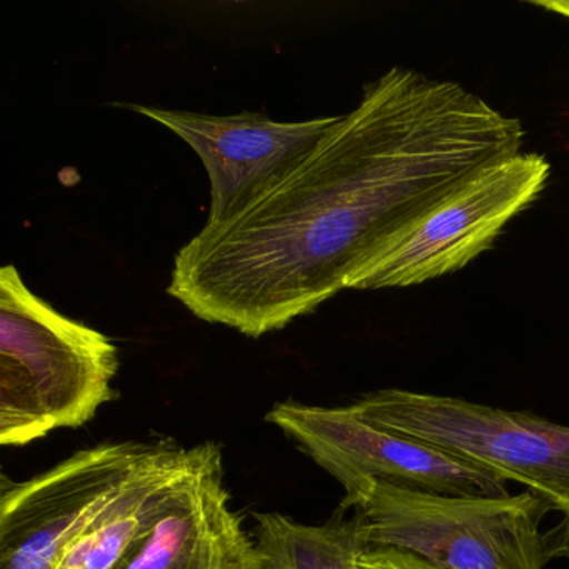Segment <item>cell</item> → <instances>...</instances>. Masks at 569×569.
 Segmentation results:
<instances>
[{
  "label": "cell",
  "instance_id": "1",
  "mask_svg": "<svg viewBox=\"0 0 569 569\" xmlns=\"http://www.w3.org/2000/svg\"><path fill=\"white\" fill-rule=\"evenodd\" d=\"M525 138L459 82L389 69L274 184L179 249L169 296L248 338L284 329Z\"/></svg>",
  "mask_w": 569,
  "mask_h": 569
},
{
  "label": "cell",
  "instance_id": "2",
  "mask_svg": "<svg viewBox=\"0 0 569 569\" xmlns=\"http://www.w3.org/2000/svg\"><path fill=\"white\" fill-rule=\"evenodd\" d=\"M114 342L61 315L16 266L0 271V445L88 425L116 398Z\"/></svg>",
  "mask_w": 569,
  "mask_h": 569
},
{
  "label": "cell",
  "instance_id": "3",
  "mask_svg": "<svg viewBox=\"0 0 569 569\" xmlns=\"http://www.w3.org/2000/svg\"><path fill=\"white\" fill-rule=\"evenodd\" d=\"M356 509L369 545L406 549L446 569H545L569 558V521L542 531L552 511L532 492L449 496L375 481Z\"/></svg>",
  "mask_w": 569,
  "mask_h": 569
},
{
  "label": "cell",
  "instance_id": "4",
  "mask_svg": "<svg viewBox=\"0 0 569 569\" xmlns=\"http://www.w3.org/2000/svg\"><path fill=\"white\" fill-rule=\"evenodd\" d=\"M376 428L428 442L526 486L569 521V426L449 396L379 389L352 402Z\"/></svg>",
  "mask_w": 569,
  "mask_h": 569
},
{
  "label": "cell",
  "instance_id": "5",
  "mask_svg": "<svg viewBox=\"0 0 569 569\" xmlns=\"http://www.w3.org/2000/svg\"><path fill=\"white\" fill-rule=\"evenodd\" d=\"M266 421L295 439L345 488L342 508H355L375 481L436 495H509L508 481L491 469L376 428L359 418L352 406L325 408L288 399L272 406Z\"/></svg>",
  "mask_w": 569,
  "mask_h": 569
},
{
  "label": "cell",
  "instance_id": "6",
  "mask_svg": "<svg viewBox=\"0 0 569 569\" xmlns=\"http://www.w3.org/2000/svg\"><path fill=\"white\" fill-rule=\"evenodd\" d=\"M549 172L538 152L489 166L362 266L346 289L408 288L466 268L541 196Z\"/></svg>",
  "mask_w": 569,
  "mask_h": 569
},
{
  "label": "cell",
  "instance_id": "7",
  "mask_svg": "<svg viewBox=\"0 0 569 569\" xmlns=\"http://www.w3.org/2000/svg\"><path fill=\"white\" fill-rule=\"evenodd\" d=\"M158 441L104 442L0 495V569H56Z\"/></svg>",
  "mask_w": 569,
  "mask_h": 569
},
{
  "label": "cell",
  "instance_id": "8",
  "mask_svg": "<svg viewBox=\"0 0 569 569\" xmlns=\"http://www.w3.org/2000/svg\"><path fill=\"white\" fill-rule=\"evenodd\" d=\"M188 142L211 182V209L206 224H219L241 211L274 184L335 124L332 118L274 121L242 112L209 116L152 106H129Z\"/></svg>",
  "mask_w": 569,
  "mask_h": 569
},
{
  "label": "cell",
  "instance_id": "9",
  "mask_svg": "<svg viewBox=\"0 0 569 569\" xmlns=\"http://www.w3.org/2000/svg\"><path fill=\"white\" fill-rule=\"evenodd\" d=\"M116 569H262L254 538L231 508L216 442H202L171 508Z\"/></svg>",
  "mask_w": 569,
  "mask_h": 569
},
{
  "label": "cell",
  "instance_id": "10",
  "mask_svg": "<svg viewBox=\"0 0 569 569\" xmlns=\"http://www.w3.org/2000/svg\"><path fill=\"white\" fill-rule=\"evenodd\" d=\"M199 456L201 445L181 448L171 439L158 441L56 569L118 568L171 508Z\"/></svg>",
  "mask_w": 569,
  "mask_h": 569
},
{
  "label": "cell",
  "instance_id": "11",
  "mask_svg": "<svg viewBox=\"0 0 569 569\" xmlns=\"http://www.w3.org/2000/svg\"><path fill=\"white\" fill-rule=\"evenodd\" d=\"M336 509L322 525H302L279 512H256L254 541L262 569H359L369 548L359 509Z\"/></svg>",
  "mask_w": 569,
  "mask_h": 569
},
{
  "label": "cell",
  "instance_id": "12",
  "mask_svg": "<svg viewBox=\"0 0 569 569\" xmlns=\"http://www.w3.org/2000/svg\"><path fill=\"white\" fill-rule=\"evenodd\" d=\"M359 569H446L416 552L388 546H369L359 559Z\"/></svg>",
  "mask_w": 569,
  "mask_h": 569
},
{
  "label": "cell",
  "instance_id": "13",
  "mask_svg": "<svg viewBox=\"0 0 569 569\" xmlns=\"http://www.w3.org/2000/svg\"><path fill=\"white\" fill-rule=\"evenodd\" d=\"M536 6L549 9V11H556L558 14L569 18V2H536Z\"/></svg>",
  "mask_w": 569,
  "mask_h": 569
}]
</instances>
